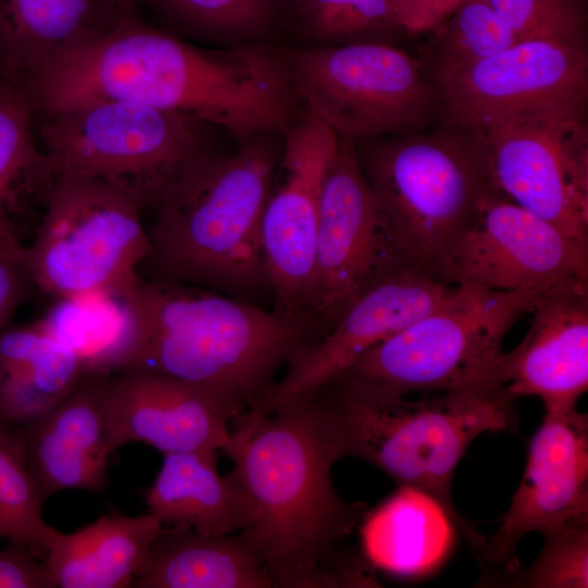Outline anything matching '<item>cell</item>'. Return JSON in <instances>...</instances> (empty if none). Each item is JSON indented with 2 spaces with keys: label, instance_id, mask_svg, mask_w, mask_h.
<instances>
[{
  "label": "cell",
  "instance_id": "6da1fadb",
  "mask_svg": "<svg viewBox=\"0 0 588 588\" xmlns=\"http://www.w3.org/2000/svg\"><path fill=\"white\" fill-rule=\"evenodd\" d=\"M22 87L35 119L127 101L186 114L224 130L235 143L284 135L298 113L282 48L270 41L201 48L134 12L50 61Z\"/></svg>",
  "mask_w": 588,
  "mask_h": 588
},
{
  "label": "cell",
  "instance_id": "7a4b0ae2",
  "mask_svg": "<svg viewBox=\"0 0 588 588\" xmlns=\"http://www.w3.org/2000/svg\"><path fill=\"white\" fill-rule=\"evenodd\" d=\"M235 424L226 455L249 512L241 531L262 556L274 587L373 586L364 563L340 550L365 514L332 481L333 465L352 455L341 403L318 390Z\"/></svg>",
  "mask_w": 588,
  "mask_h": 588
},
{
  "label": "cell",
  "instance_id": "3957f363",
  "mask_svg": "<svg viewBox=\"0 0 588 588\" xmlns=\"http://www.w3.org/2000/svg\"><path fill=\"white\" fill-rule=\"evenodd\" d=\"M135 303L139 340L127 369L158 372L199 389L231 422L255 408L275 372L320 335L310 314L269 311L173 281L140 275Z\"/></svg>",
  "mask_w": 588,
  "mask_h": 588
},
{
  "label": "cell",
  "instance_id": "277c9868",
  "mask_svg": "<svg viewBox=\"0 0 588 588\" xmlns=\"http://www.w3.org/2000/svg\"><path fill=\"white\" fill-rule=\"evenodd\" d=\"M283 139L262 133L231 152L210 146L183 169L155 206L146 278L236 298L271 290L262 218Z\"/></svg>",
  "mask_w": 588,
  "mask_h": 588
},
{
  "label": "cell",
  "instance_id": "5b68a950",
  "mask_svg": "<svg viewBox=\"0 0 588 588\" xmlns=\"http://www.w3.org/2000/svg\"><path fill=\"white\" fill-rule=\"evenodd\" d=\"M391 266L440 280L458 238L494 184L480 132L437 122L412 133L355 139Z\"/></svg>",
  "mask_w": 588,
  "mask_h": 588
},
{
  "label": "cell",
  "instance_id": "8992f818",
  "mask_svg": "<svg viewBox=\"0 0 588 588\" xmlns=\"http://www.w3.org/2000/svg\"><path fill=\"white\" fill-rule=\"evenodd\" d=\"M543 291L456 285L432 310L365 352L324 385L375 401L413 392L499 388L502 340Z\"/></svg>",
  "mask_w": 588,
  "mask_h": 588
},
{
  "label": "cell",
  "instance_id": "52a82bcc",
  "mask_svg": "<svg viewBox=\"0 0 588 588\" xmlns=\"http://www.w3.org/2000/svg\"><path fill=\"white\" fill-rule=\"evenodd\" d=\"M324 389L345 409L352 456L371 463L402 488L431 499L486 565L488 540L457 511L452 479L478 436L517 428L515 401L499 388L444 391L415 401L363 400Z\"/></svg>",
  "mask_w": 588,
  "mask_h": 588
},
{
  "label": "cell",
  "instance_id": "ba28073f",
  "mask_svg": "<svg viewBox=\"0 0 588 588\" xmlns=\"http://www.w3.org/2000/svg\"><path fill=\"white\" fill-rule=\"evenodd\" d=\"M38 135L53 176L111 184L155 207L183 169L210 147L206 124L127 101L84 105L41 118Z\"/></svg>",
  "mask_w": 588,
  "mask_h": 588
},
{
  "label": "cell",
  "instance_id": "9c48e42d",
  "mask_svg": "<svg viewBox=\"0 0 588 588\" xmlns=\"http://www.w3.org/2000/svg\"><path fill=\"white\" fill-rule=\"evenodd\" d=\"M143 209L106 182L56 176L37 233L21 253L34 286L56 298L133 290L151 248Z\"/></svg>",
  "mask_w": 588,
  "mask_h": 588
},
{
  "label": "cell",
  "instance_id": "30bf717a",
  "mask_svg": "<svg viewBox=\"0 0 588 588\" xmlns=\"http://www.w3.org/2000/svg\"><path fill=\"white\" fill-rule=\"evenodd\" d=\"M303 112L338 135L366 139L438 122V96L416 57L390 44L283 48Z\"/></svg>",
  "mask_w": 588,
  "mask_h": 588
},
{
  "label": "cell",
  "instance_id": "8fae6325",
  "mask_svg": "<svg viewBox=\"0 0 588 588\" xmlns=\"http://www.w3.org/2000/svg\"><path fill=\"white\" fill-rule=\"evenodd\" d=\"M438 122L471 128L587 114V49L530 38L436 89Z\"/></svg>",
  "mask_w": 588,
  "mask_h": 588
},
{
  "label": "cell",
  "instance_id": "7c38bea8",
  "mask_svg": "<svg viewBox=\"0 0 588 588\" xmlns=\"http://www.w3.org/2000/svg\"><path fill=\"white\" fill-rule=\"evenodd\" d=\"M477 130L498 189L588 245L587 114Z\"/></svg>",
  "mask_w": 588,
  "mask_h": 588
},
{
  "label": "cell",
  "instance_id": "4fadbf2b",
  "mask_svg": "<svg viewBox=\"0 0 588 588\" xmlns=\"http://www.w3.org/2000/svg\"><path fill=\"white\" fill-rule=\"evenodd\" d=\"M338 142L332 128L305 112L284 136L262 218V247L278 311L310 314L320 195Z\"/></svg>",
  "mask_w": 588,
  "mask_h": 588
},
{
  "label": "cell",
  "instance_id": "5bb4252c",
  "mask_svg": "<svg viewBox=\"0 0 588 588\" xmlns=\"http://www.w3.org/2000/svg\"><path fill=\"white\" fill-rule=\"evenodd\" d=\"M588 279V245L504 195L485 201L451 249L440 280L489 291L547 290Z\"/></svg>",
  "mask_w": 588,
  "mask_h": 588
},
{
  "label": "cell",
  "instance_id": "9a60e30c",
  "mask_svg": "<svg viewBox=\"0 0 588 588\" xmlns=\"http://www.w3.org/2000/svg\"><path fill=\"white\" fill-rule=\"evenodd\" d=\"M392 269L355 139L339 135L318 213L310 314L320 335L373 281Z\"/></svg>",
  "mask_w": 588,
  "mask_h": 588
},
{
  "label": "cell",
  "instance_id": "2e32d148",
  "mask_svg": "<svg viewBox=\"0 0 588 588\" xmlns=\"http://www.w3.org/2000/svg\"><path fill=\"white\" fill-rule=\"evenodd\" d=\"M455 286L406 269L380 275L331 328L292 357L284 377L245 413L246 418H259L315 393L365 352L432 310Z\"/></svg>",
  "mask_w": 588,
  "mask_h": 588
},
{
  "label": "cell",
  "instance_id": "e0dca14e",
  "mask_svg": "<svg viewBox=\"0 0 588 588\" xmlns=\"http://www.w3.org/2000/svg\"><path fill=\"white\" fill-rule=\"evenodd\" d=\"M544 409L518 488L488 540V565L514 571L517 546L527 534L588 522L587 414L576 406Z\"/></svg>",
  "mask_w": 588,
  "mask_h": 588
},
{
  "label": "cell",
  "instance_id": "ac0fdd59",
  "mask_svg": "<svg viewBox=\"0 0 588 588\" xmlns=\"http://www.w3.org/2000/svg\"><path fill=\"white\" fill-rule=\"evenodd\" d=\"M103 411L113 452L128 442H142L163 455H226L233 444L231 421L213 399L158 372L127 369L107 377Z\"/></svg>",
  "mask_w": 588,
  "mask_h": 588
},
{
  "label": "cell",
  "instance_id": "d6986e66",
  "mask_svg": "<svg viewBox=\"0 0 588 588\" xmlns=\"http://www.w3.org/2000/svg\"><path fill=\"white\" fill-rule=\"evenodd\" d=\"M523 340L502 355L501 391L538 396L544 408L576 406L588 389V279L559 282L537 298Z\"/></svg>",
  "mask_w": 588,
  "mask_h": 588
},
{
  "label": "cell",
  "instance_id": "ffe728a7",
  "mask_svg": "<svg viewBox=\"0 0 588 588\" xmlns=\"http://www.w3.org/2000/svg\"><path fill=\"white\" fill-rule=\"evenodd\" d=\"M107 377L86 375L50 411L22 428L28 466L45 500L63 490H105L113 453L103 411Z\"/></svg>",
  "mask_w": 588,
  "mask_h": 588
},
{
  "label": "cell",
  "instance_id": "44dd1931",
  "mask_svg": "<svg viewBox=\"0 0 588 588\" xmlns=\"http://www.w3.org/2000/svg\"><path fill=\"white\" fill-rule=\"evenodd\" d=\"M127 13L108 0H0V79L22 86Z\"/></svg>",
  "mask_w": 588,
  "mask_h": 588
},
{
  "label": "cell",
  "instance_id": "7402d4cb",
  "mask_svg": "<svg viewBox=\"0 0 588 588\" xmlns=\"http://www.w3.org/2000/svg\"><path fill=\"white\" fill-rule=\"evenodd\" d=\"M133 586L270 588L274 583L243 531L207 536L185 526H163Z\"/></svg>",
  "mask_w": 588,
  "mask_h": 588
},
{
  "label": "cell",
  "instance_id": "603a6c76",
  "mask_svg": "<svg viewBox=\"0 0 588 588\" xmlns=\"http://www.w3.org/2000/svg\"><path fill=\"white\" fill-rule=\"evenodd\" d=\"M162 528L150 513H109L75 531L58 530L44 562L57 587H130Z\"/></svg>",
  "mask_w": 588,
  "mask_h": 588
},
{
  "label": "cell",
  "instance_id": "cb8c5ba5",
  "mask_svg": "<svg viewBox=\"0 0 588 588\" xmlns=\"http://www.w3.org/2000/svg\"><path fill=\"white\" fill-rule=\"evenodd\" d=\"M143 495L148 513L163 526L221 536L241 531L249 523L244 494L231 473L219 474L216 453L164 455Z\"/></svg>",
  "mask_w": 588,
  "mask_h": 588
},
{
  "label": "cell",
  "instance_id": "d4e9b609",
  "mask_svg": "<svg viewBox=\"0 0 588 588\" xmlns=\"http://www.w3.org/2000/svg\"><path fill=\"white\" fill-rule=\"evenodd\" d=\"M74 353L33 323L0 333V427L23 428L85 377Z\"/></svg>",
  "mask_w": 588,
  "mask_h": 588
},
{
  "label": "cell",
  "instance_id": "484cf974",
  "mask_svg": "<svg viewBox=\"0 0 588 588\" xmlns=\"http://www.w3.org/2000/svg\"><path fill=\"white\" fill-rule=\"evenodd\" d=\"M135 287L56 298L37 324L74 353L85 375L126 370L139 340Z\"/></svg>",
  "mask_w": 588,
  "mask_h": 588
},
{
  "label": "cell",
  "instance_id": "4316f807",
  "mask_svg": "<svg viewBox=\"0 0 588 588\" xmlns=\"http://www.w3.org/2000/svg\"><path fill=\"white\" fill-rule=\"evenodd\" d=\"M522 40L525 39L487 1L465 0L431 32L416 58L437 89L456 74Z\"/></svg>",
  "mask_w": 588,
  "mask_h": 588
},
{
  "label": "cell",
  "instance_id": "83f0119b",
  "mask_svg": "<svg viewBox=\"0 0 588 588\" xmlns=\"http://www.w3.org/2000/svg\"><path fill=\"white\" fill-rule=\"evenodd\" d=\"M35 115L24 88L0 79V248L21 254L10 220L12 205L25 189L53 180L44 150L35 137Z\"/></svg>",
  "mask_w": 588,
  "mask_h": 588
},
{
  "label": "cell",
  "instance_id": "f1b7e54d",
  "mask_svg": "<svg viewBox=\"0 0 588 588\" xmlns=\"http://www.w3.org/2000/svg\"><path fill=\"white\" fill-rule=\"evenodd\" d=\"M149 1L174 35L224 48L269 41L283 20L286 0Z\"/></svg>",
  "mask_w": 588,
  "mask_h": 588
},
{
  "label": "cell",
  "instance_id": "f546056e",
  "mask_svg": "<svg viewBox=\"0 0 588 588\" xmlns=\"http://www.w3.org/2000/svg\"><path fill=\"white\" fill-rule=\"evenodd\" d=\"M285 20L301 47L395 45L405 33L389 0H286Z\"/></svg>",
  "mask_w": 588,
  "mask_h": 588
},
{
  "label": "cell",
  "instance_id": "4dcf8cb0",
  "mask_svg": "<svg viewBox=\"0 0 588 588\" xmlns=\"http://www.w3.org/2000/svg\"><path fill=\"white\" fill-rule=\"evenodd\" d=\"M45 501L28 466L22 428L0 427V537L40 560L58 531L44 519Z\"/></svg>",
  "mask_w": 588,
  "mask_h": 588
},
{
  "label": "cell",
  "instance_id": "1f68e13d",
  "mask_svg": "<svg viewBox=\"0 0 588 588\" xmlns=\"http://www.w3.org/2000/svg\"><path fill=\"white\" fill-rule=\"evenodd\" d=\"M522 39L544 38L587 49V0H485Z\"/></svg>",
  "mask_w": 588,
  "mask_h": 588
},
{
  "label": "cell",
  "instance_id": "d6a6232c",
  "mask_svg": "<svg viewBox=\"0 0 588 588\" xmlns=\"http://www.w3.org/2000/svg\"><path fill=\"white\" fill-rule=\"evenodd\" d=\"M546 542L534 563L512 581L515 587L587 588L588 522L543 535Z\"/></svg>",
  "mask_w": 588,
  "mask_h": 588
},
{
  "label": "cell",
  "instance_id": "836d02e7",
  "mask_svg": "<svg viewBox=\"0 0 588 588\" xmlns=\"http://www.w3.org/2000/svg\"><path fill=\"white\" fill-rule=\"evenodd\" d=\"M56 580L44 562L27 548L9 542L0 549V588H54Z\"/></svg>",
  "mask_w": 588,
  "mask_h": 588
},
{
  "label": "cell",
  "instance_id": "e575fe53",
  "mask_svg": "<svg viewBox=\"0 0 588 588\" xmlns=\"http://www.w3.org/2000/svg\"><path fill=\"white\" fill-rule=\"evenodd\" d=\"M465 0H389L400 27L408 34L432 32L448 20Z\"/></svg>",
  "mask_w": 588,
  "mask_h": 588
},
{
  "label": "cell",
  "instance_id": "d590c367",
  "mask_svg": "<svg viewBox=\"0 0 588 588\" xmlns=\"http://www.w3.org/2000/svg\"><path fill=\"white\" fill-rule=\"evenodd\" d=\"M32 286L21 254L0 248V331L7 328Z\"/></svg>",
  "mask_w": 588,
  "mask_h": 588
},
{
  "label": "cell",
  "instance_id": "8d00e7d4",
  "mask_svg": "<svg viewBox=\"0 0 588 588\" xmlns=\"http://www.w3.org/2000/svg\"><path fill=\"white\" fill-rule=\"evenodd\" d=\"M113 5L118 7L124 12H134L135 7L137 3H139L142 0H108Z\"/></svg>",
  "mask_w": 588,
  "mask_h": 588
},
{
  "label": "cell",
  "instance_id": "74e56055",
  "mask_svg": "<svg viewBox=\"0 0 588 588\" xmlns=\"http://www.w3.org/2000/svg\"><path fill=\"white\" fill-rule=\"evenodd\" d=\"M0 333H1V331H0Z\"/></svg>",
  "mask_w": 588,
  "mask_h": 588
}]
</instances>
